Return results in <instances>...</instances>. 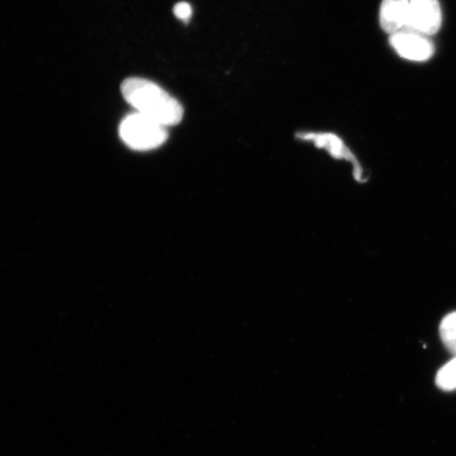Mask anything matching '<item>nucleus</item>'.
<instances>
[{"label":"nucleus","instance_id":"7ed1b4c3","mask_svg":"<svg viewBox=\"0 0 456 456\" xmlns=\"http://www.w3.org/2000/svg\"><path fill=\"white\" fill-rule=\"evenodd\" d=\"M443 15L438 0H410L406 28L429 37L440 31Z\"/></svg>","mask_w":456,"mask_h":456},{"label":"nucleus","instance_id":"1a4fd4ad","mask_svg":"<svg viewBox=\"0 0 456 456\" xmlns=\"http://www.w3.org/2000/svg\"><path fill=\"white\" fill-rule=\"evenodd\" d=\"M174 14L176 19L188 22L191 20L192 16V7L186 2L178 3L174 7Z\"/></svg>","mask_w":456,"mask_h":456},{"label":"nucleus","instance_id":"6e6552de","mask_svg":"<svg viewBox=\"0 0 456 456\" xmlns=\"http://www.w3.org/2000/svg\"><path fill=\"white\" fill-rule=\"evenodd\" d=\"M436 384L443 390L450 391L456 389V355L452 362L438 370Z\"/></svg>","mask_w":456,"mask_h":456},{"label":"nucleus","instance_id":"f03ea898","mask_svg":"<svg viewBox=\"0 0 456 456\" xmlns=\"http://www.w3.org/2000/svg\"><path fill=\"white\" fill-rule=\"evenodd\" d=\"M119 136L131 150L147 151L161 147L168 139V131L161 124L135 112L123 119Z\"/></svg>","mask_w":456,"mask_h":456},{"label":"nucleus","instance_id":"423d86ee","mask_svg":"<svg viewBox=\"0 0 456 456\" xmlns=\"http://www.w3.org/2000/svg\"><path fill=\"white\" fill-rule=\"evenodd\" d=\"M300 138L313 142L319 148L327 151L330 156L336 159H346V161H351L356 169L357 178H361L359 175L362 174V170L359 169L358 164L355 162L356 159L352 152L349 151L338 135L333 134H299Z\"/></svg>","mask_w":456,"mask_h":456},{"label":"nucleus","instance_id":"f257e3e1","mask_svg":"<svg viewBox=\"0 0 456 456\" xmlns=\"http://www.w3.org/2000/svg\"><path fill=\"white\" fill-rule=\"evenodd\" d=\"M122 94L136 112L164 127L175 126L184 117L181 102L159 85L145 78L129 77L121 86Z\"/></svg>","mask_w":456,"mask_h":456},{"label":"nucleus","instance_id":"20e7f679","mask_svg":"<svg viewBox=\"0 0 456 456\" xmlns=\"http://www.w3.org/2000/svg\"><path fill=\"white\" fill-rule=\"evenodd\" d=\"M390 45L403 59L426 61L435 54V45L423 34L402 30L390 36Z\"/></svg>","mask_w":456,"mask_h":456},{"label":"nucleus","instance_id":"39448f33","mask_svg":"<svg viewBox=\"0 0 456 456\" xmlns=\"http://www.w3.org/2000/svg\"><path fill=\"white\" fill-rule=\"evenodd\" d=\"M410 0H383L379 10L380 27L387 34L406 28Z\"/></svg>","mask_w":456,"mask_h":456},{"label":"nucleus","instance_id":"0eeeda50","mask_svg":"<svg viewBox=\"0 0 456 456\" xmlns=\"http://www.w3.org/2000/svg\"><path fill=\"white\" fill-rule=\"evenodd\" d=\"M440 334L444 345L456 355V312L450 313L443 319Z\"/></svg>","mask_w":456,"mask_h":456}]
</instances>
